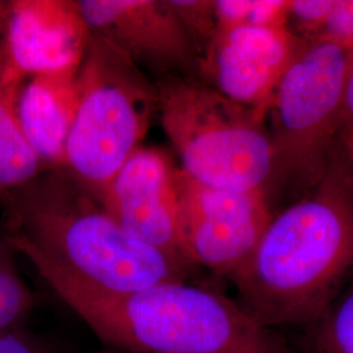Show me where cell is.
<instances>
[{"label": "cell", "instance_id": "6da1fadb", "mask_svg": "<svg viewBox=\"0 0 353 353\" xmlns=\"http://www.w3.org/2000/svg\"><path fill=\"white\" fill-rule=\"evenodd\" d=\"M52 292L117 353H296L275 328L258 323L237 300L186 281L108 292L28 248H14Z\"/></svg>", "mask_w": 353, "mask_h": 353}, {"label": "cell", "instance_id": "7a4b0ae2", "mask_svg": "<svg viewBox=\"0 0 353 353\" xmlns=\"http://www.w3.org/2000/svg\"><path fill=\"white\" fill-rule=\"evenodd\" d=\"M353 279V194L330 163L319 186L274 214L249 259L229 278L265 327H309Z\"/></svg>", "mask_w": 353, "mask_h": 353}, {"label": "cell", "instance_id": "3957f363", "mask_svg": "<svg viewBox=\"0 0 353 353\" xmlns=\"http://www.w3.org/2000/svg\"><path fill=\"white\" fill-rule=\"evenodd\" d=\"M1 199L12 249L34 250L93 287L123 293L186 281V270L127 234L65 170H46Z\"/></svg>", "mask_w": 353, "mask_h": 353}, {"label": "cell", "instance_id": "277c9868", "mask_svg": "<svg viewBox=\"0 0 353 353\" xmlns=\"http://www.w3.org/2000/svg\"><path fill=\"white\" fill-rule=\"evenodd\" d=\"M154 87L161 125L188 176L270 198L275 156L265 115L192 76H164Z\"/></svg>", "mask_w": 353, "mask_h": 353}, {"label": "cell", "instance_id": "5b68a950", "mask_svg": "<svg viewBox=\"0 0 353 353\" xmlns=\"http://www.w3.org/2000/svg\"><path fill=\"white\" fill-rule=\"evenodd\" d=\"M76 88L64 170L97 198L141 147L157 110V93L144 71L93 33L76 74Z\"/></svg>", "mask_w": 353, "mask_h": 353}, {"label": "cell", "instance_id": "8992f818", "mask_svg": "<svg viewBox=\"0 0 353 353\" xmlns=\"http://www.w3.org/2000/svg\"><path fill=\"white\" fill-rule=\"evenodd\" d=\"M352 51L309 42L275 89L265 121L272 140V189L307 196L327 173L343 122Z\"/></svg>", "mask_w": 353, "mask_h": 353}, {"label": "cell", "instance_id": "52a82bcc", "mask_svg": "<svg viewBox=\"0 0 353 353\" xmlns=\"http://www.w3.org/2000/svg\"><path fill=\"white\" fill-rule=\"evenodd\" d=\"M181 248L192 268L202 265L230 278L243 265L272 219L262 191H232L203 185L176 170Z\"/></svg>", "mask_w": 353, "mask_h": 353}, {"label": "cell", "instance_id": "ba28073f", "mask_svg": "<svg viewBox=\"0 0 353 353\" xmlns=\"http://www.w3.org/2000/svg\"><path fill=\"white\" fill-rule=\"evenodd\" d=\"M309 42L287 28L241 26L219 32L198 58V76L233 101L262 115L281 77Z\"/></svg>", "mask_w": 353, "mask_h": 353}, {"label": "cell", "instance_id": "9c48e42d", "mask_svg": "<svg viewBox=\"0 0 353 353\" xmlns=\"http://www.w3.org/2000/svg\"><path fill=\"white\" fill-rule=\"evenodd\" d=\"M176 170L164 152L140 147L97 198L127 234L189 272L178 230Z\"/></svg>", "mask_w": 353, "mask_h": 353}, {"label": "cell", "instance_id": "30bf717a", "mask_svg": "<svg viewBox=\"0 0 353 353\" xmlns=\"http://www.w3.org/2000/svg\"><path fill=\"white\" fill-rule=\"evenodd\" d=\"M89 32L159 79L198 75V51L169 0H77Z\"/></svg>", "mask_w": 353, "mask_h": 353}, {"label": "cell", "instance_id": "8fae6325", "mask_svg": "<svg viewBox=\"0 0 353 353\" xmlns=\"http://www.w3.org/2000/svg\"><path fill=\"white\" fill-rule=\"evenodd\" d=\"M89 34L77 0H12L4 68L21 79L76 72Z\"/></svg>", "mask_w": 353, "mask_h": 353}, {"label": "cell", "instance_id": "7c38bea8", "mask_svg": "<svg viewBox=\"0 0 353 353\" xmlns=\"http://www.w3.org/2000/svg\"><path fill=\"white\" fill-rule=\"evenodd\" d=\"M76 74L28 76L20 88V123L46 170L65 169L67 141L77 103Z\"/></svg>", "mask_w": 353, "mask_h": 353}, {"label": "cell", "instance_id": "4fadbf2b", "mask_svg": "<svg viewBox=\"0 0 353 353\" xmlns=\"http://www.w3.org/2000/svg\"><path fill=\"white\" fill-rule=\"evenodd\" d=\"M24 80L6 68L0 74V198L46 172L19 118L17 102Z\"/></svg>", "mask_w": 353, "mask_h": 353}, {"label": "cell", "instance_id": "5bb4252c", "mask_svg": "<svg viewBox=\"0 0 353 353\" xmlns=\"http://www.w3.org/2000/svg\"><path fill=\"white\" fill-rule=\"evenodd\" d=\"M306 330V353H353V279Z\"/></svg>", "mask_w": 353, "mask_h": 353}, {"label": "cell", "instance_id": "9a60e30c", "mask_svg": "<svg viewBox=\"0 0 353 353\" xmlns=\"http://www.w3.org/2000/svg\"><path fill=\"white\" fill-rule=\"evenodd\" d=\"M14 250L0 236V332L24 327L34 306V297L20 276Z\"/></svg>", "mask_w": 353, "mask_h": 353}, {"label": "cell", "instance_id": "2e32d148", "mask_svg": "<svg viewBox=\"0 0 353 353\" xmlns=\"http://www.w3.org/2000/svg\"><path fill=\"white\" fill-rule=\"evenodd\" d=\"M214 0H169L198 55L216 33Z\"/></svg>", "mask_w": 353, "mask_h": 353}, {"label": "cell", "instance_id": "e0dca14e", "mask_svg": "<svg viewBox=\"0 0 353 353\" xmlns=\"http://www.w3.org/2000/svg\"><path fill=\"white\" fill-rule=\"evenodd\" d=\"M335 0H290L287 29L306 42H314L327 23Z\"/></svg>", "mask_w": 353, "mask_h": 353}, {"label": "cell", "instance_id": "ac0fdd59", "mask_svg": "<svg viewBox=\"0 0 353 353\" xmlns=\"http://www.w3.org/2000/svg\"><path fill=\"white\" fill-rule=\"evenodd\" d=\"M314 42H327L353 51V0H335L327 23Z\"/></svg>", "mask_w": 353, "mask_h": 353}, {"label": "cell", "instance_id": "d6986e66", "mask_svg": "<svg viewBox=\"0 0 353 353\" xmlns=\"http://www.w3.org/2000/svg\"><path fill=\"white\" fill-rule=\"evenodd\" d=\"M0 353H72L58 341H50L24 327L0 332Z\"/></svg>", "mask_w": 353, "mask_h": 353}, {"label": "cell", "instance_id": "ffe728a7", "mask_svg": "<svg viewBox=\"0 0 353 353\" xmlns=\"http://www.w3.org/2000/svg\"><path fill=\"white\" fill-rule=\"evenodd\" d=\"M290 0H250L246 26L287 28Z\"/></svg>", "mask_w": 353, "mask_h": 353}, {"label": "cell", "instance_id": "44dd1931", "mask_svg": "<svg viewBox=\"0 0 353 353\" xmlns=\"http://www.w3.org/2000/svg\"><path fill=\"white\" fill-rule=\"evenodd\" d=\"M334 165L353 194V132H341L331 156Z\"/></svg>", "mask_w": 353, "mask_h": 353}, {"label": "cell", "instance_id": "7402d4cb", "mask_svg": "<svg viewBox=\"0 0 353 353\" xmlns=\"http://www.w3.org/2000/svg\"><path fill=\"white\" fill-rule=\"evenodd\" d=\"M341 132H353V51L348 74H347V80H345V88H344Z\"/></svg>", "mask_w": 353, "mask_h": 353}, {"label": "cell", "instance_id": "603a6c76", "mask_svg": "<svg viewBox=\"0 0 353 353\" xmlns=\"http://www.w3.org/2000/svg\"><path fill=\"white\" fill-rule=\"evenodd\" d=\"M11 11V1L0 0V65H6V34Z\"/></svg>", "mask_w": 353, "mask_h": 353}, {"label": "cell", "instance_id": "cb8c5ba5", "mask_svg": "<svg viewBox=\"0 0 353 353\" xmlns=\"http://www.w3.org/2000/svg\"><path fill=\"white\" fill-rule=\"evenodd\" d=\"M3 68H4V65H0V74L3 72Z\"/></svg>", "mask_w": 353, "mask_h": 353}]
</instances>
